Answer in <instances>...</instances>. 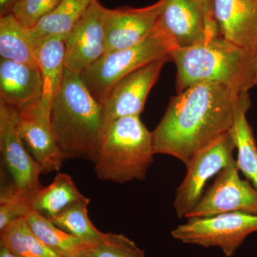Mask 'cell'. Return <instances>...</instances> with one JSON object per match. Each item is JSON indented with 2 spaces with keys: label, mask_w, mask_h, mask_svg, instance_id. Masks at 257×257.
<instances>
[{
  "label": "cell",
  "mask_w": 257,
  "mask_h": 257,
  "mask_svg": "<svg viewBox=\"0 0 257 257\" xmlns=\"http://www.w3.org/2000/svg\"><path fill=\"white\" fill-rule=\"evenodd\" d=\"M254 85H257V55H256V61H255Z\"/></svg>",
  "instance_id": "1f68e13d"
},
{
  "label": "cell",
  "mask_w": 257,
  "mask_h": 257,
  "mask_svg": "<svg viewBox=\"0 0 257 257\" xmlns=\"http://www.w3.org/2000/svg\"><path fill=\"white\" fill-rule=\"evenodd\" d=\"M67 37L52 36L33 42V55L41 73L43 89L40 103L50 111L54 98L63 81L64 40Z\"/></svg>",
  "instance_id": "e0dca14e"
},
{
  "label": "cell",
  "mask_w": 257,
  "mask_h": 257,
  "mask_svg": "<svg viewBox=\"0 0 257 257\" xmlns=\"http://www.w3.org/2000/svg\"><path fill=\"white\" fill-rule=\"evenodd\" d=\"M251 106L248 92L239 94L235 111L234 122L229 133L238 150L236 165L257 189V147L246 113Z\"/></svg>",
  "instance_id": "ac0fdd59"
},
{
  "label": "cell",
  "mask_w": 257,
  "mask_h": 257,
  "mask_svg": "<svg viewBox=\"0 0 257 257\" xmlns=\"http://www.w3.org/2000/svg\"><path fill=\"white\" fill-rule=\"evenodd\" d=\"M178 47L207 41L202 16L192 0H164L155 28Z\"/></svg>",
  "instance_id": "9a60e30c"
},
{
  "label": "cell",
  "mask_w": 257,
  "mask_h": 257,
  "mask_svg": "<svg viewBox=\"0 0 257 257\" xmlns=\"http://www.w3.org/2000/svg\"><path fill=\"white\" fill-rule=\"evenodd\" d=\"M25 219L34 234L61 256L75 257L89 249L78 238L61 229L37 211H31Z\"/></svg>",
  "instance_id": "7402d4cb"
},
{
  "label": "cell",
  "mask_w": 257,
  "mask_h": 257,
  "mask_svg": "<svg viewBox=\"0 0 257 257\" xmlns=\"http://www.w3.org/2000/svg\"><path fill=\"white\" fill-rule=\"evenodd\" d=\"M0 257H20L0 243Z\"/></svg>",
  "instance_id": "f546056e"
},
{
  "label": "cell",
  "mask_w": 257,
  "mask_h": 257,
  "mask_svg": "<svg viewBox=\"0 0 257 257\" xmlns=\"http://www.w3.org/2000/svg\"><path fill=\"white\" fill-rule=\"evenodd\" d=\"M202 16L207 40L220 36L219 26L214 17L213 0H192Z\"/></svg>",
  "instance_id": "83f0119b"
},
{
  "label": "cell",
  "mask_w": 257,
  "mask_h": 257,
  "mask_svg": "<svg viewBox=\"0 0 257 257\" xmlns=\"http://www.w3.org/2000/svg\"><path fill=\"white\" fill-rule=\"evenodd\" d=\"M89 203L90 199L84 197L69 204L50 219L61 229L78 238L89 248L99 242L104 234L96 229L89 219L87 210Z\"/></svg>",
  "instance_id": "603a6c76"
},
{
  "label": "cell",
  "mask_w": 257,
  "mask_h": 257,
  "mask_svg": "<svg viewBox=\"0 0 257 257\" xmlns=\"http://www.w3.org/2000/svg\"><path fill=\"white\" fill-rule=\"evenodd\" d=\"M241 93L222 84L202 83L172 97L152 132L155 155H170L187 167L196 154L229 133Z\"/></svg>",
  "instance_id": "6da1fadb"
},
{
  "label": "cell",
  "mask_w": 257,
  "mask_h": 257,
  "mask_svg": "<svg viewBox=\"0 0 257 257\" xmlns=\"http://www.w3.org/2000/svg\"><path fill=\"white\" fill-rule=\"evenodd\" d=\"M32 209L25 202L24 196L15 192L12 184L5 186L0 195V231L18 219H23Z\"/></svg>",
  "instance_id": "484cf974"
},
{
  "label": "cell",
  "mask_w": 257,
  "mask_h": 257,
  "mask_svg": "<svg viewBox=\"0 0 257 257\" xmlns=\"http://www.w3.org/2000/svg\"><path fill=\"white\" fill-rule=\"evenodd\" d=\"M85 197L81 194L73 179L67 174L59 173L50 185L24 196L32 211L51 219L67 206Z\"/></svg>",
  "instance_id": "d6986e66"
},
{
  "label": "cell",
  "mask_w": 257,
  "mask_h": 257,
  "mask_svg": "<svg viewBox=\"0 0 257 257\" xmlns=\"http://www.w3.org/2000/svg\"><path fill=\"white\" fill-rule=\"evenodd\" d=\"M0 237L1 244L20 257H62L47 247L34 234L25 218L5 228Z\"/></svg>",
  "instance_id": "cb8c5ba5"
},
{
  "label": "cell",
  "mask_w": 257,
  "mask_h": 257,
  "mask_svg": "<svg viewBox=\"0 0 257 257\" xmlns=\"http://www.w3.org/2000/svg\"><path fill=\"white\" fill-rule=\"evenodd\" d=\"M0 56L5 60L37 67L30 29L12 13L0 17Z\"/></svg>",
  "instance_id": "44dd1931"
},
{
  "label": "cell",
  "mask_w": 257,
  "mask_h": 257,
  "mask_svg": "<svg viewBox=\"0 0 257 257\" xmlns=\"http://www.w3.org/2000/svg\"><path fill=\"white\" fill-rule=\"evenodd\" d=\"M256 53L219 36L170 52L177 67V93L195 84L214 83L239 92L254 85Z\"/></svg>",
  "instance_id": "3957f363"
},
{
  "label": "cell",
  "mask_w": 257,
  "mask_h": 257,
  "mask_svg": "<svg viewBox=\"0 0 257 257\" xmlns=\"http://www.w3.org/2000/svg\"><path fill=\"white\" fill-rule=\"evenodd\" d=\"M164 0L142 8L109 10L104 17L105 54L136 46L155 30Z\"/></svg>",
  "instance_id": "7c38bea8"
},
{
  "label": "cell",
  "mask_w": 257,
  "mask_h": 257,
  "mask_svg": "<svg viewBox=\"0 0 257 257\" xmlns=\"http://www.w3.org/2000/svg\"><path fill=\"white\" fill-rule=\"evenodd\" d=\"M18 0H0V17L10 14Z\"/></svg>",
  "instance_id": "f1b7e54d"
},
{
  "label": "cell",
  "mask_w": 257,
  "mask_h": 257,
  "mask_svg": "<svg viewBox=\"0 0 257 257\" xmlns=\"http://www.w3.org/2000/svg\"><path fill=\"white\" fill-rule=\"evenodd\" d=\"M75 257H94L92 254V253L89 251V250L88 249L87 251H84V252L79 253V255H77V256Z\"/></svg>",
  "instance_id": "4dcf8cb0"
},
{
  "label": "cell",
  "mask_w": 257,
  "mask_h": 257,
  "mask_svg": "<svg viewBox=\"0 0 257 257\" xmlns=\"http://www.w3.org/2000/svg\"><path fill=\"white\" fill-rule=\"evenodd\" d=\"M89 250L94 257H146L135 241L114 233H104L99 242Z\"/></svg>",
  "instance_id": "d4e9b609"
},
{
  "label": "cell",
  "mask_w": 257,
  "mask_h": 257,
  "mask_svg": "<svg viewBox=\"0 0 257 257\" xmlns=\"http://www.w3.org/2000/svg\"><path fill=\"white\" fill-rule=\"evenodd\" d=\"M155 155L152 133L140 116H124L106 128L94 172L98 179L115 183L145 180Z\"/></svg>",
  "instance_id": "277c9868"
},
{
  "label": "cell",
  "mask_w": 257,
  "mask_h": 257,
  "mask_svg": "<svg viewBox=\"0 0 257 257\" xmlns=\"http://www.w3.org/2000/svg\"><path fill=\"white\" fill-rule=\"evenodd\" d=\"M50 113L39 100L19 111L18 115L20 135L42 174L58 172L66 160L51 127Z\"/></svg>",
  "instance_id": "4fadbf2b"
},
{
  "label": "cell",
  "mask_w": 257,
  "mask_h": 257,
  "mask_svg": "<svg viewBox=\"0 0 257 257\" xmlns=\"http://www.w3.org/2000/svg\"><path fill=\"white\" fill-rule=\"evenodd\" d=\"M170 60L169 55L153 61L125 76L115 84L101 104L104 132L115 119L140 116L149 93L160 77L164 65Z\"/></svg>",
  "instance_id": "30bf717a"
},
{
  "label": "cell",
  "mask_w": 257,
  "mask_h": 257,
  "mask_svg": "<svg viewBox=\"0 0 257 257\" xmlns=\"http://www.w3.org/2000/svg\"><path fill=\"white\" fill-rule=\"evenodd\" d=\"M177 48L172 39L155 29L136 46L105 54L80 74L83 82L99 104L106 100L120 79Z\"/></svg>",
  "instance_id": "5b68a950"
},
{
  "label": "cell",
  "mask_w": 257,
  "mask_h": 257,
  "mask_svg": "<svg viewBox=\"0 0 257 257\" xmlns=\"http://www.w3.org/2000/svg\"><path fill=\"white\" fill-rule=\"evenodd\" d=\"M51 127L66 159L95 164L104 136L102 107L80 74L65 68L62 86L51 104Z\"/></svg>",
  "instance_id": "7a4b0ae2"
},
{
  "label": "cell",
  "mask_w": 257,
  "mask_h": 257,
  "mask_svg": "<svg viewBox=\"0 0 257 257\" xmlns=\"http://www.w3.org/2000/svg\"><path fill=\"white\" fill-rule=\"evenodd\" d=\"M43 83L38 67L0 60V100L19 111L40 100Z\"/></svg>",
  "instance_id": "2e32d148"
},
{
  "label": "cell",
  "mask_w": 257,
  "mask_h": 257,
  "mask_svg": "<svg viewBox=\"0 0 257 257\" xmlns=\"http://www.w3.org/2000/svg\"><path fill=\"white\" fill-rule=\"evenodd\" d=\"M62 0H18L12 14L25 28H33L42 19L52 13Z\"/></svg>",
  "instance_id": "4316f807"
},
{
  "label": "cell",
  "mask_w": 257,
  "mask_h": 257,
  "mask_svg": "<svg viewBox=\"0 0 257 257\" xmlns=\"http://www.w3.org/2000/svg\"><path fill=\"white\" fill-rule=\"evenodd\" d=\"M19 111L0 100V150L12 178V186L25 196L42 188L41 170L25 146L18 127Z\"/></svg>",
  "instance_id": "ba28073f"
},
{
  "label": "cell",
  "mask_w": 257,
  "mask_h": 257,
  "mask_svg": "<svg viewBox=\"0 0 257 257\" xmlns=\"http://www.w3.org/2000/svg\"><path fill=\"white\" fill-rule=\"evenodd\" d=\"M99 0L89 8L64 40L65 68L81 74L105 53L104 17Z\"/></svg>",
  "instance_id": "8fae6325"
},
{
  "label": "cell",
  "mask_w": 257,
  "mask_h": 257,
  "mask_svg": "<svg viewBox=\"0 0 257 257\" xmlns=\"http://www.w3.org/2000/svg\"><path fill=\"white\" fill-rule=\"evenodd\" d=\"M171 232L175 239L203 247H219L231 257L248 235L257 231V214L224 213L207 217L189 218Z\"/></svg>",
  "instance_id": "8992f818"
},
{
  "label": "cell",
  "mask_w": 257,
  "mask_h": 257,
  "mask_svg": "<svg viewBox=\"0 0 257 257\" xmlns=\"http://www.w3.org/2000/svg\"><path fill=\"white\" fill-rule=\"evenodd\" d=\"M239 171L236 161L223 169L185 217H207L236 211L257 214V189L248 180L240 178Z\"/></svg>",
  "instance_id": "9c48e42d"
},
{
  "label": "cell",
  "mask_w": 257,
  "mask_h": 257,
  "mask_svg": "<svg viewBox=\"0 0 257 257\" xmlns=\"http://www.w3.org/2000/svg\"><path fill=\"white\" fill-rule=\"evenodd\" d=\"M96 1L62 0L52 13L30 29L32 42L48 37H67Z\"/></svg>",
  "instance_id": "ffe728a7"
},
{
  "label": "cell",
  "mask_w": 257,
  "mask_h": 257,
  "mask_svg": "<svg viewBox=\"0 0 257 257\" xmlns=\"http://www.w3.org/2000/svg\"><path fill=\"white\" fill-rule=\"evenodd\" d=\"M221 37L257 54V0H213Z\"/></svg>",
  "instance_id": "5bb4252c"
},
{
  "label": "cell",
  "mask_w": 257,
  "mask_h": 257,
  "mask_svg": "<svg viewBox=\"0 0 257 257\" xmlns=\"http://www.w3.org/2000/svg\"><path fill=\"white\" fill-rule=\"evenodd\" d=\"M234 149L236 145L229 132L194 155L175 194L173 204L179 219L185 217L197 206L208 181L235 162Z\"/></svg>",
  "instance_id": "52a82bcc"
}]
</instances>
